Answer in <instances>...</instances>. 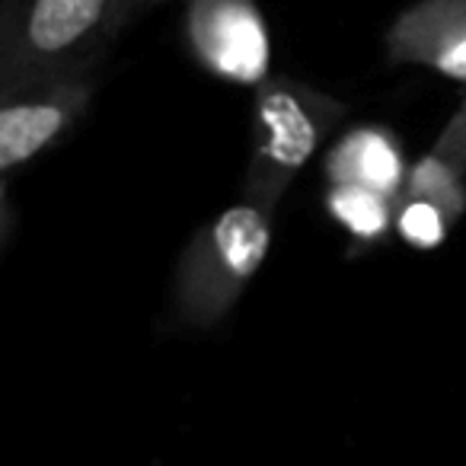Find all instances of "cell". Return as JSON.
Segmentation results:
<instances>
[{"instance_id": "obj_3", "label": "cell", "mask_w": 466, "mask_h": 466, "mask_svg": "<svg viewBox=\"0 0 466 466\" xmlns=\"http://www.w3.org/2000/svg\"><path fill=\"white\" fill-rule=\"evenodd\" d=\"M345 112L342 99L285 74H272L256 86L253 157L243 179V198L275 211L294 176L313 160Z\"/></svg>"}, {"instance_id": "obj_2", "label": "cell", "mask_w": 466, "mask_h": 466, "mask_svg": "<svg viewBox=\"0 0 466 466\" xmlns=\"http://www.w3.org/2000/svg\"><path fill=\"white\" fill-rule=\"evenodd\" d=\"M272 214L268 208L243 198L230 205L195 233L176 262L173 319L179 326L220 323L243 288L256 279L272 247Z\"/></svg>"}, {"instance_id": "obj_4", "label": "cell", "mask_w": 466, "mask_h": 466, "mask_svg": "<svg viewBox=\"0 0 466 466\" xmlns=\"http://www.w3.org/2000/svg\"><path fill=\"white\" fill-rule=\"evenodd\" d=\"M192 58L218 80L259 86L272 77V35L259 0H186Z\"/></svg>"}, {"instance_id": "obj_12", "label": "cell", "mask_w": 466, "mask_h": 466, "mask_svg": "<svg viewBox=\"0 0 466 466\" xmlns=\"http://www.w3.org/2000/svg\"><path fill=\"white\" fill-rule=\"evenodd\" d=\"M154 4H163V0H147V7H154Z\"/></svg>"}, {"instance_id": "obj_6", "label": "cell", "mask_w": 466, "mask_h": 466, "mask_svg": "<svg viewBox=\"0 0 466 466\" xmlns=\"http://www.w3.org/2000/svg\"><path fill=\"white\" fill-rule=\"evenodd\" d=\"M387 58L466 84V0H415L390 23Z\"/></svg>"}, {"instance_id": "obj_5", "label": "cell", "mask_w": 466, "mask_h": 466, "mask_svg": "<svg viewBox=\"0 0 466 466\" xmlns=\"http://www.w3.org/2000/svg\"><path fill=\"white\" fill-rule=\"evenodd\" d=\"M96 93V74L90 77H67L52 84L29 86V90L0 96V173L4 182L16 169L33 163L58 144L90 109Z\"/></svg>"}, {"instance_id": "obj_1", "label": "cell", "mask_w": 466, "mask_h": 466, "mask_svg": "<svg viewBox=\"0 0 466 466\" xmlns=\"http://www.w3.org/2000/svg\"><path fill=\"white\" fill-rule=\"evenodd\" d=\"M137 10L147 0H4L0 96L96 74Z\"/></svg>"}, {"instance_id": "obj_8", "label": "cell", "mask_w": 466, "mask_h": 466, "mask_svg": "<svg viewBox=\"0 0 466 466\" xmlns=\"http://www.w3.org/2000/svg\"><path fill=\"white\" fill-rule=\"evenodd\" d=\"M326 211L339 227H345L351 240L377 243L396 227V198L364 186H329Z\"/></svg>"}, {"instance_id": "obj_9", "label": "cell", "mask_w": 466, "mask_h": 466, "mask_svg": "<svg viewBox=\"0 0 466 466\" xmlns=\"http://www.w3.org/2000/svg\"><path fill=\"white\" fill-rule=\"evenodd\" d=\"M466 169H460L453 160H447L438 150H428L425 157L409 167V179H406V192L402 195H419L428 198L434 205H441L453 220L463 218L466 211V186H463Z\"/></svg>"}, {"instance_id": "obj_10", "label": "cell", "mask_w": 466, "mask_h": 466, "mask_svg": "<svg viewBox=\"0 0 466 466\" xmlns=\"http://www.w3.org/2000/svg\"><path fill=\"white\" fill-rule=\"evenodd\" d=\"M457 224L451 214L441 205L428 198H419V195H402L396 201V227L402 240L415 249H434L447 240V230Z\"/></svg>"}, {"instance_id": "obj_7", "label": "cell", "mask_w": 466, "mask_h": 466, "mask_svg": "<svg viewBox=\"0 0 466 466\" xmlns=\"http://www.w3.org/2000/svg\"><path fill=\"white\" fill-rule=\"evenodd\" d=\"M323 173L329 186H364L400 201L406 192L409 163L393 131L383 125H361L332 144Z\"/></svg>"}, {"instance_id": "obj_11", "label": "cell", "mask_w": 466, "mask_h": 466, "mask_svg": "<svg viewBox=\"0 0 466 466\" xmlns=\"http://www.w3.org/2000/svg\"><path fill=\"white\" fill-rule=\"evenodd\" d=\"M434 150L444 154L447 160H453L460 169H466V96L457 106V112L451 116V122L444 125V131L434 141Z\"/></svg>"}]
</instances>
